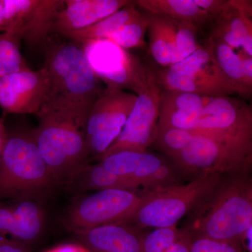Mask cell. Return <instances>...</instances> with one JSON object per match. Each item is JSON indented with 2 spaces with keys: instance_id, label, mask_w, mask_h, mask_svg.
<instances>
[{
  "instance_id": "6da1fadb",
  "label": "cell",
  "mask_w": 252,
  "mask_h": 252,
  "mask_svg": "<svg viewBox=\"0 0 252 252\" xmlns=\"http://www.w3.org/2000/svg\"><path fill=\"white\" fill-rule=\"evenodd\" d=\"M92 104L48 100L36 115L39 123L32 134L57 185L88 161L86 125Z\"/></svg>"
},
{
  "instance_id": "7a4b0ae2",
  "label": "cell",
  "mask_w": 252,
  "mask_h": 252,
  "mask_svg": "<svg viewBox=\"0 0 252 252\" xmlns=\"http://www.w3.org/2000/svg\"><path fill=\"white\" fill-rule=\"evenodd\" d=\"M189 215L186 228L193 236L243 244L252 228L250 171L223 175Z\"/></svg>"
},
{
  "instance_id": "3957f363",
  "label": "cell",
  "mask_w": 252,
  "mask_h": 252,
  "mask_svg": "<svg viewBox=\"0 0 252 252\" xmlns=\"http://www.w3.org/2000/svg\"><path fill=\"white\" fill-rule=\"evenodd\" d=\"M55 186L32 131L8 132L0 156V200L36 198Z\"/></svg>"
},
{
  "instance_id": "277c9868",
  "label": "cell",
  "mask_w": 252,
  "mask_h": 252,
  "mask_svg": "<svg viewBox=\"0 0 252 252\" xmlns=\"http://www.w3.org/2000/svg\"><path fill=\"white\" fill-rule=\"evenodd\" d=\"M223 175L204 174L187 184L147 191L144 201L126 223L142 231L146 228L177 226L213 190Z\"/></svg>"
},
{
  "instance_id": "5b68a950",
  "label": "cell",
  "mask_w": 252,
  "mask_h": 252,
  "mask_svg": "<svg viewBox=\"0 0 252 252\" xmlns=\"http://www.w3.org/2000/svg\"><path fill=\"white\" fill-rule=\"evenodd\" d=\"M44 67L49 77L46 102L92 104L102 92L99 78L79 44L63 43L51 46L46 52Z\"/></svg>"
},
{
  "instance_id": "8992f818",
  "label": "cell",
  "mask_w": 252,
  "mask_h": 252,
  "mask_svg": "<svg viewBox=\"0 0 252 252\" xmlns=\"http://www.w3.org/2000/svg\"><path fill=\"white\" fill-rule=\"evenodd\" d=\"M147 191L107 189L77 195L64 218L73 233L97 227L126 223L140 207Z\"/></svg>"
},
{
  "instance_id": "52a82bcc",
  "label": "cell",
  "mask_w": 252,
  "mask_h": 252,
  "mask_svg": "<svg viewBox=\"0 0 252 252\" xmlns=\"http://www.w3.org/2000/svg\"><path fill=\"white\" fill-rule=\"evenodd\" d=\"M182 178L204 174L233 175L251 171L252 149L195 135L188 145L170 159Z\"/></svg>"
},
{
  "instance_id": "ba28073f",
  "label": "cell",
  "mask_w": 252,
  "mask_h": 252,
  "mask_svg": "<svg viewBox=\"0 0 252 252\" xmlns=\"http://www.w3.org/2000/svg\"><path fill=\"white\" fill-rule=\"evenodd\" d=\"M137 95L106 88L92 104L86 125L87 158L97 160L117 140L135 103Z\"/></svg>"
},
{
  "instance_id": "9c48e42d",
  "label": "cell",
  "mask_w": 252,
  "mask_h": 252,
  "mask_svg": "<svg viewBox=\"0 0 252 252\" xmlns=\"http://www.w3.org/2000/svg\"><path fill=\"white\" fill-rule=\"evenodd\" d=\"M154 73L162 90L208 97L233 94L222 79L209 46H199L185 59L162 72Z\"/></svg>"
},
{
  "instance_id": "30bf717a",
  "label": "cell",
  "mask_w": 252,
  "mask_h": 252,
  "mask_svg": "<svg viewBox=\"0 0 252 252\" xmlns=\"http://www.w3.org/2000/svg\"><path fill=\"white\" fill-rule=\"evenodd\" d=\"M91 67L107 87L138 94L147 83L149 69L135 56L108 39L81 43Z\"/></svg>"
},
{
  "instance_id": "8fae6325",
  "label": "cell",
  "mask_w": 252,
  "mask_h": 252,
  "mask_svg": "<svg viewBox=\"0 0 252 252\" xmlns=\"http://www.w3.org/2000/svg\"><path fill=\"white\" fill-rule=\"evenodd\" d=\"M191 132L252 149V107L230 96L212 97Z\"/></svg>"
},
{
  "instance_id": "7c38bea8",
  "label": "cell",
  "mask_w": 252,
  "mask_h": 252,
  "mask_svg": "<svg viewBox=\"0 0 252 252\" xmlns=\"http://www.w3.org/2000/svg\"><path fill=\"white\" fill-rule=\"evenodd\" d=\"M96 160L136 189L144 191L180 185L183 179L168 158L147 151H120L102 156Z\"/></svg>"
},
{
  "instance_id": "4fadbf2b",
  "label": "cell",
  "mask_w": 252,
  "mask_h": 252,
  "mask_svg": "<svg viewBox=\"0 0 252 252\" xmlns=\"http://www.w3.org/2000/svg\"><path fill=\"white\" fill-rule=\"evenodd\" d=\"M162 91L154 71L149 69L147 83L136 94L135 103L122 132L99 157L124 150L146 152L152 145L157 133Z\"/></svg>"
},
{
  "instance_id": "5bb4252c",
  "label": "cell",
  "mask_w": 252,
  "mask_h": 252,
  "mask_svg": "<svg viewBox=\"0 0 252 252\" xmlns=\"http://www.w3.org/2000/svg\"><path fill=\"white\" fill-rule=\"evenodd\" d=\"M63 0H4L6 32L16 33L31 45L40 44L51 34Z\"/></svg>"
},
{
  "instance_id": "9a60e30c",
  "label": "cell",
  "mask_w": 252,
  "mask_h": 252,
  "mask_svg": "<svg viewBox=\"0 0 252 252\" xmlns=\"http://www.w3.org/2000/svg\"><path fill=\"white\" fill-rule=\"evenodd\" d=\"M49 91V74L44 66L12 73L0 79V107L5 114L36 115Z\"/></svg>"
},
{
  "instance_id": "2e32d148",
  "label": "cell",
  "mask_w": 252,
  "mask_h": 252,
  "mask_svg": "<svg viewBox=\"0 0 252 252\" xmlns=\"http://www.w3.org/2000/svg\"><path fill=\"white\" fill-rule=\"evenodd\" d=\"M0 200V237H6L32 246L40 238L44 212L32 198Z\"/></svg>"
},
{
  "instance_id": "e0dca14e",
  "label": "cell",
  "mask_w": 252,
  "mask_h": 252,
  "mask_svg": "<svg viewBox=\"0 0 252 252\" xmlns=\"http://www.w3.org/2000/svg\"><path fill=\"white\" fill-rule=\"evenodd\" d=\"M130 2L127 0H64L53 23L51 34L63 36L89 27Z\"/></svg>"
},
{
  "instance_id": "ac0fdd59",
  "label": "cell",
  "mask_w": 252,
  "mask_h": 252,
  "mask_svg": "<svg viewBox=\"0 0 252 252\" xmlns=\"http://www.w3.org/2000/svg\"><path fill=\"white\" fill-rule=\"evenodd\" d=\"M211 97L192 93L162 90L157 129L173 127L193 130Z\"/></svg>"
},
{
  "instance_id": "d6986e66",
  "label": "cell",
  "mask_w": 252,
  "mask_h": 252,
  "mask_svg": "<svg viewBox=\"0 0 252 252\" xmlns=\"http://www.w3.org/2000/svg\"><path fill=\"white\" fill-rule=\"evenodd\" d=\"M142 232L127 223L102 225L75 233L89 252H141Z\"/></svg>"
},
{
  "instance_id": "ffe728a7",
  "label": "cell",
  "mask_w": 252,
  "mask_h": 252,
  "mask_svg": "<svg viewBox=\"0 0 252 252\" xmlns=\"http://www.w3.org/2000/svg\"><path fill=\"white\" fill-rule=\"evenodd\" d=\"M62 186L67 193L75 196L107 189L144 191L136 189L122 177L109 171L98 161L96 163L83 162L71 172Z\"/></svg>"
},
{
  "instance_id": "44dd1931",
  "label": "cell",
  "mask_w": 252,
  "mask_h": 252,
  "mask_svg": "<svg viewBox=\"0 0 252 252\" xmlns=\"http://www.w3.org/2000/svg\"><path fill=\"white\" fill-rule=\"evenodd\" d=\"M149 20L150 52L159 64L168 67L175 64L176 42L180 21L146 12Z\"/></svg>"
},
{
  "instance_id": "7402d4cb",
  "label": "cell",
  "mask_w": 252,
  "mask_h": 252,
  "mask_svg": "<svg viewBox=\"0 0 252 252\" xmlns=\"http://www.w3.org/2000/svg\"><path fill=\"white\" fill-rule=\"evenodd\" d=\"M208 46L222 79L232 93L243 97L250 96L252 87L248 85L244 77L240 55L212 36L209 39Z\"/></svg>"
},
{
  "instance_id": "603a6c76",
  "label": "cell",
  "mask_w": 252,
  "mask_h": 252,
  "mask_svg": "<svg viewBox=\"0 0 252 252\" xmlns=\"http://www.w3.org/2000/svg\"><path fill=\"white\" fill-rule=\"evenodd\" d=\"M135 2L140 9L149 14L192 23L197 27L213 20L206 11L197 6L193 0H138Z\"/></svg>"
},
{
  "instance_id": "cb8c5ba5",
  "label": "cell",
  "mask_w": 252,
  "mask_h": 252,
  "mask_svg": "<svg viewBox=\"0 0 252 252\" xmlns=\"http://www.w3.org/2000/svg\"><path fill=\"white\" fill-rule=\"evenodd\" d=\"M135 3L131 1L122 9L103 18L89 27L71 32L64 34V37L81 44L87 41L106 39L112 33L124 26L140 14Z\"/></svg>"
},
{
  "instance_id": "d4e9b609",
  "label": "cell",
  "mask_w": 252,
  "mask_h": 252,
  "mask_svg": "<svg viewBox=\"0 0 252 252\" xmlns=\"http://www.w3.org/2000/svg\"><path fill=\"white\" fill-rule=\"evenodd\" d=\"M21 39L12 31L0 34V79L30 69L21 52Z\"/></svg>"
},
{
  "instance_id": "484cf974",
  "label": "cell",
  "mask_w": 252,
  "mask_h": 252,
  "mask_svg": "<svg viewBox=\"0 0 252 252\" xmlns=\"http://www.w3.org/2000/svg\"><path fill=\"white\" fill-rule=\"evenodd\" d=\"M148 25L147 14L141 12L137 17L126 23L106 39L125 50L140 47L144 44V36L148 30Z\"/></svg>"
},
{
  "instance_id": "4316f807",
  "label": "cell",
  "mask_w": 252,
  "mask_h": 252,
  "mask_svg": "<svg viewBox=\"0 0 252 252\" xmlns=\"http://www.w3.org/2000/svg\"><path fill=\"white\" fill-rule=\"evenodd\" d=\"M194 135L191 131L184 129H157L152 144H155L170 160L188 145Z\"/></svg>"
},
{
  "instance_id": "83f0119b",
  "label": "cell",
  "mask_w": 252,
  "mask_h": 252,
  "mask_svg": "<svg viewBox=\"0 0 252 252\" xmlns=\"http://www.w3.org/2000/svg\"><path fill=\"white\" fill-rule=\"evenodd\" d=\"M177 226L154 228L142 234L141 252H169L182 233Z\"/></svg>"
},
{
  "instance_id": "f1b7e54d",
  "label": "cell",
  "mask_w": 252,
  "mask_h": 252,
  "mask_svg": "<svg viewBox=\"0 0 252 252\" xmlns=\"http://www.w3.org/2000/svg\"><path fill=\"white\" fill-rule=\"evenodd\" d=\"M196 32L195 25L180 22L176 42L175 64L185 59L198 49Z\"/></svg>"
},
{
  "instance_id": "f546056e",
  "label": "cell",
  "mask_w": 252,
  "mask_h": 252,
  "mask_svg": "<svg viewBox=\"0 0 252 252\" xmlns=\"http://www.w3.org/2000/svg\"><path fill=\"white\" fill-rule=\"evenodd\" d=\"M190 252H248V250L242 243L193 236Z\"/></svg>"
},
{
  "instance_id": "4dcf8cb0",
  "label": "cell",
  "mask_w": 252,
  "mask_h": 252,
  "mask_svg": "<svg viewBox=\"0 0 252 252\" xmlns=\"http://www.w3.org/2000/svg\"><path fill=\"white\" fill-rule=\"evenodd\" d=\"M200 9L210 15L212 19H216L228 6V1L223 0H193Z\"/></svg>"
},
{
  "instance_id": "1f68e13d",
  "label": "cell",
  "mask_w": 252,
  "mask_h": 252,
  "mask_svg": "<svg viewBox=\"0 0 252 252\" xmlns=\"http://www.w3.org/2000/svg\"><path fill=\"white\" fill-rule=\"evenodd\" d=\"M31 247L17 240L0 237V252H31Z\"/></svg>"
},
{
  "instance_id": "d6a6232c",
  "label": "cell",
  "mask_w": 252,
  "mask_h": 252,
  "mask_svg": "<svg viewBox=\"0 0 252 252\" xmlns=\"http://www.w3.org/2000/svg\"><path fill=\"white\" fill-rule=\"evenodd\" d=\"M240 55L241 60L242 69L244 77L248 83V85L252 87V57L247 56L246 54Z\"/></svg>"
},
{
  "instance_id": "836d02e7",
  "label": "cell",
  "mask_w": 252,
  "mask_h": 252,
  "mask_svg": "<svg viewBox=\"0 0 252 252\" xmlns=\"http://www.w3.org/2000/svg\"><path fill=\"white\" fill-rule=\"evenodd\" d=\"M49 252H89L79 244L63 245Z\"/></svg>"
},
{
  "instance_id": "e575fe53",
  "label": "cell",
  "mask_w": 252,
  "mask_h": 252,
  "mask_svg": "<svg viewBox=\"0 0 252 252\" xmlns=\"http://www.w3.org/2000/svg\"><path fill=\"white\" fill-rule=\"evenodd\" d=\"M5 117H6L5 114H3V115L0 117V156L2 152L8 135L6 125H5Z\"/></svg>"
},
{
  "instance_id": "d590c367",
  "label": "cell",
  "mask_w": 252,
  "mask_h": 252,
  "mask_svg": "<svg viewBox=\"0 0 252 252\" xmlns=\"http://www.w3.org/2000/svg\"><path fill=\"white\" fill-rule=\"evenodd\" d=\"M0 31L2 32H6L4 24V0H0Z\"/></svg>"
}]
</instances>
